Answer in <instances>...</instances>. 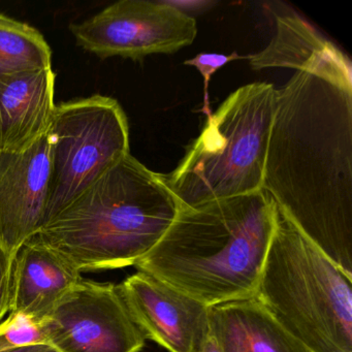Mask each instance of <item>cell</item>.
Instances as JSON below:
<instances>
[{
  "label": "cell",
  "instance_id": "9",
  "mask_svg": "<svg viewBox=\"0 0 352 352\" xmlns=\"http://www.w3.org/2000/svg\"><path fill=\"white\" fill-rule=\"evenodd\" d=\"M117 288L144 337L168 352H195L209 331V307L153 276L138 271Z\"/></svg>",
  "mask_w": 352,
  "mask_h": 352
},
{
  "label": "cell",
  "instance_id": "18",
  "mask_svg": "<svg viewBox=\"0 0 352 352\" xmlns=\"http://www.w3.org/2000/svg\"><path fill=\"white\" fill-rule=\"evenodd\" d=\"M13 257L0 247V321L11 310V283Z\"/></svg>",
  "mask_w": 352,
  "mask_h": 352
},
{
  "label": "cell",
  "instance_id": "13",
  "mask_svg": "<svg viewBox=\"0 0 352 352\" xmlns=\"http://www.w3.org/2000/svg\"><path fill=\"white\" fill-rule=\"evenodd\" d=\"M209 327L221 352H310L255 298L209 307Z\"/></svg>",
  "mask_w": 352,
  "mask_h": 352
},
{
  "label": "cell",
  "instance_id": "7",
  "mask_svg": "<svg viewBox=\"0 0 352 352\" xmlns=\"http://www.w3.org/2000/svg\"><path fill=\"white\" fill-rule=\"evenodd\" d=\"M69 30L78 46L100 59L133 60L178 52L197 34L195 18L168 1L149 0H121Z\"/></svg>",
  "mask_w": 352,
  "mask_h": 352
},
{
  "label": "cell",
  "instance_id": "19",
  "mask_svg": "<svg viewBox=\"0 0 352 352\" xmlns=\"http://www.w3.org/2000/svg\"><path fill=\"white\" fill-rule=\"evenodd\" d=\"M195 352H221L219 345H218L217 340L214 337L212 331H208L203 339L199 342V345L197 346Z\"/></svg>",
  "mask_w": 352,
  "mask_h": 352
},
{
  "label": "cell",
  "instance_id": "2",
  "mask_svg": "<svg viewBox=\"0 0 352 352\" xmlns=\"http://www.w3.org/2000/svg\"><path fill=\"white\" fill-rule=\"evenodd\" d=\"M277 223L263 190L182 207L135 267L207 307L255 298Z\"/></svg>",
  "mask_w": 352,
  "mask_h": 352
},
{
  "label": "cell",
  "instance_id": "21",
  "mask_svg": "<svg viewBox=\"0 0 352 352\" xmlns=\"http://www.w3.org/2000/svg\"><path fill=\"white\" fill-rule=\"evenodd\" d=\"M9 352H57L48 344H40V345L28 346V347L19 348Z\"/></svg>",
  "mask_w": 352,
  "mask_h": 352
},
{
  "label": "cell",
  "instance_id": "17",
  "mask_svg": "<svg viewBox=\"0 0 352 352\" xmlns=\"http://www.w3.org/2000/svg\"><path fill=\"white\" fill-rule=\"evenodd\" d=\"M245 57L240 56L236 52L230 55L215 54V53H201L193 58L189 59L184 63V65L195 67L204 78V107L203 113L208 117L211 116L212 111L210 109L209 102V83L212 76L223 67L228 63H232L238 59H243Z\"/></svg>",
  "mask_w": 352,
  "mask_h": 352
},
{
  "label": "cell",
  "instance_id": "5",
  "mask_svg": "<svg viewBox=\"0 0 352 352\" xmlns=\"http://www.w3.org/2000/svg\"><path fill=\"white\" fill-rule=\"evenodd\" d=\"M276 110L272 84L252 83L232 92L208 117L166 182L182 207L263 190Z\"/></svg>",
  "mask_w": 352,
  "mask_h": 352
},
{
  "label": "cell",
  "instance_id": "6",
  "mask_svg": "<svg viewBox=\"0 0 352 352\" xmlns=\"http://www.w3.org/2000/svg\"><path fill=\"white\" fill-rule=\"evenodd\" d=\"M48 140L51 179L46 224L131 153L126 114L116 100L100 94L55 107Z\"/></svg>",
  "mask_w": 352,
  "mask_h": 352
},
{
  "label": "cell",
  "instance_id": "8",
  "mask_svg": "<svg viewBox=\"0 0 352 352\" xmlns=\"http://www.w3.org/2000/svg\"><path fill=\"white\" fill-rule=\"evenodd\" d=\"M57 352H142L144 337L117 285L82 279L42 322Z\"/></svg>",
  "mask_w": 352,
  "mask_h": 352
},
{
  "label": "cell",
  "instance_id": "1",
  "mask_svg": "<svg viewBox=\"0 0 352 352\" xmlns=\"http://www.w3.org/2000/svg\"><path fill=\"white\" fill-rule=\"evenodd\" d=\"M263 190L352 276L351 71H296L276 90Z\"/></svg>",
  "mask_w": 352,
  "mask_h": 352
},
{
  "label": "cell",
  "instance_id": "16",
  "mask_svg": "<svg viewBox=\"0 0 352 352\" xmlns=\"http://www.w3.org/2000/svg\"><path fill=\"white\" fill-rule=\"evenodd\" d=\"M47 344L42 323L22 313H11L0 323V352Z\"/></svg>",
  "mask_w": 352,
  "mask_h": 352
},
{
  "label": "cell",
  "instance_id": "20",
  "mask_svg": "<svg viewBox=\"0 0 352 352\" xmlns=\"http://www.w3.org/2000/svg\"><path fill=\"white\" fill-rule=\"evenodd\" d=\"M168 3L182 13H184L185 10L197 11V10L205 9L206 6L212 7L214 5V3H211V1H183V3L182 1H168Z\"/></svg>",
  "mask_w": 352,
  "mask_h": 352
},
{
  "label": "cell",
  "instance_id": "4",
  "mask_svg": "<svg viewBox=\"0 0 352 352\" xmlns=\"http://www.w3.org/2000/svg\"><path fill=\"white\" fill-rule=\"evenodd\" d=\"M257 300L310 352H352V276L278 210Z\"/></svg>",
  "mask_w": 352,
  "mask_h": 352
},
{
  "label": "cell",
  "instance_id": "15",
  "mask_svg": "<svg viewBox=\"0 0 352 352\" xmlns=\"http://www.w3.org/2000/svg\"><path fill=\"white\" fill-rule=\"evenodd\" d=\"M51 67L52 51L44 36L32 26L0 14V78Z\"/></svg>",
  "mask_w": 352,
  "mask_h": 352
},
{
  "label": "cell",
  "instance_id": "3",
  "mask_svg": "<svg viewBox=\"0 0 352 352\" xmlns=\"http://www.w3.org/2000/svg\"><path fill=\"white\" fill-rule=\"evenodd\" d=\"M182 205L166 175L131 153L36 234L81 273L135 265L166 234Z\"/></svg>",
  "mask_w": 352,
  "mask_h": 352
},
{
  "label": "cell",
  "instance_id": "14",
  "mask_svg": "<svg viewBox=\"0 0 352 352\" xmlns=\"http://www.w3.org/2000/svg\"><path fill=\"white\" fill-rule=\"evenodd\" d=\"M276 36L267 48L248 55L253 69L287 67L296 71L327 72L351 67L333 43L296 14L276 15Z\"/></svg>",
  "mask_w": 352,
  "mask_h": 352
},
{
  "label": "cell",
  "instance_id": "11",
  "mask_svg": "<svg viewBox=\"0 0 352 352\" xmlns=\"http://www.w3.org/2000/svg\"><path fill=\"white\" fill-rule=\"evenodd\" d=\"M52 67L0 78V153H20L46 137L54 115Z\"/></svg>",
  "mask_w": 352,
  "mask_h": 352
},
{
  "label": "cell",
  "instance_id": "10",
  "mask_svg": "<svg viewBox=\"0 0 352 352\" xmlns=\"http://www.w3.org/2000/svg\"><path fill=\"white\" fill-rule=\"evenodd\" d=\"M51 179L48 135L20 153H0V247L15 259L46 224Z\"/></svg>",
  "mask_w": 352,
  "mask_h": 352
},
{
  "label": "cell",
  "instance_id": "12",
  "mask_svg": "<svg viewBox=\"0 0 352 352\" xmlns=\"http://www.w3.org/2000/svg\"><path fill=\"white\" fill-rule=\"evenodd\" d=\"M81 275L77 267L34 236L14 259L10 312L22 313L42 323L82 281Z\"/></svg>",
  "mask_w": 352,
  "mask_h": 352
}]
</instances>
